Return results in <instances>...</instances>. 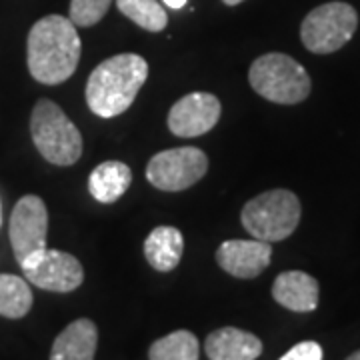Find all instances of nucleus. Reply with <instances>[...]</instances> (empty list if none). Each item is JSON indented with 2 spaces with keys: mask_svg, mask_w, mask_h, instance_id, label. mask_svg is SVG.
<instances>
[{
  "mask_svg": "<svg viewBox=\"0 0 360 360\" xmlns=\"http://www.w3.org/2000/svg\"><path fill=\"white\" fill-rule=\"evenodd\" d=\"M240 220L257 240L278 243L296 231L300 222V200L284 188L269 191L246 202Z\"/></svg>",
  "mask_w": 360,
  "mask_h": 360,
  "instance_id": "5",
  "label": "nucleus"
},
{
  "mask_svg": "<svg viewBox=\"0 0 360 360\" xmlns=\"http://www.w3.org/2000/svg\"><path fill=\"white\" fill-rule=\"evenodd\" d=\"M184 252V238L174 226H156L144 240V257L158 272H170L179 266Z\"/></svg>",
  "mask_w": 360,
  "mask_h": 360,
  "instance_id": "15",
  "label": "nucleus"
},
{
  "mask_svg": "<svg viewBox=\"0 0 360 360\" xmlns=\"http://www.w3.org/2000/svg\"><path fill=\"white\" fill-rule=\"evenodd\" d=\"M208 170V158L196 146L168 148L150 158L146 165V179L158 191L179 193L186 191L202 179Z\"/></svg>",
  "mask_w": 360,
  "mask_h": 360,
  "instance_id": "7",
  "label": "nucleus"
},
{
  "mask_svg": "<svg viewBox=\"0 0 360 360\" xmlns=\"http://www.w3.org/2000/svg\"><path fill=\"white\" fill-rule=\"evenodd\" d=\"M205 350L210 360H257L262 342L252 333L224 326L206 336Z\"/></svg>",
  "mask_w": 360,
  "mask_h": 360,
  "instance_id": "13",
  "label": "nucleus"
},
{
  "mask_svg": "<svg viewBox=\"0 0 360 360\" xmlns=\"http://www.w3.org/2000/svg\"><path fill=\"white\" fill-rule=\"evenodd\" d=\"M98 345V328L90 319L70 322L56 336L51 350V360H94Z\"/></svg>",
  "mask_w": 360,
  "mask_h": 360,
  "instance_id": "14",
  "label": "nucleus"
},
{
  "mask_svg": "<svg viewBox=\"0 0 360 360\" xmlns=\"http://www.w3.org/2000/svg\"><path fill=\"white\" fill-rule=\"evenodd\" d=\"M118 11L148 32L165 30L168 16L158 0H116Z\"/></svg>",
  "mask_w": 360,
  "mask_h": 360,
  "instance_id": "19",
  "label": "nucleus"
},
{
  "mask_svg": "<svg viewBox=\"0 0 360 360\" xmlns=\"http://www.w3.org/2000/svg\"><path fill=\"white\" fill-rule=\"evenodd\" d=\"M167 6H170V8H174V11H179V8H182L184 4H186V0H162Z\"/></svg>",
  "mask_w": 360,
  "mask_h": 360,
  "instance_id": "22",
  "label": "nucleus"
},
{
  "mask_svg": "<svg viewBox=\"0 0 360 360\" xmlns=\"http://www.w3.org/2000/svg\"><path fill=\"white\" fill-rule=\"evenodd\" d=\"M274 300L295 312H312L319 307V283L302 270H286L272 284Z\"/></svg>",
  "mask_w": 360,
  "mask_h": 360,
  "instance_id": "12",
  "label": "nucleus"
},
{
  "mask_svg": "<svg viewBox=\"0 0 360 360\" xmlns=\"http://www.w3.org/2000/svg\"><path fill=\"white\" fill-rule=\"evenodd\" d=\"M220 101L210 92H193L174 103L168 112V129L182 139L202 136L217 127Z\"/></svg>",
  "mask_w": 360,
  "mask_h": 360,
  "instance_id": "10",
  "label": "nucleus"
},
{
  "mask_svg": "<svg viewBox=\"0 0 360 360\" xmlns=\"http://www.w3.org/2000/svg\"><path fill=\"white\" fill-rule=\"evenodd\" d=\"M278 360H322V348L314 340H304L292 347Z\"/></svg>",
  "mask_w": 360,
  "mask_h": 360,
  "instance_id": "21",
  "label": "nucleus"
},
{
  "mask_svg": "<svg viewBox=\"0 0 360 360\" xmlns=\"http://www.w3.org/2000/svg\"><path fill=\"white\" fill-rule=\"evenodd\" d=\"M130 182H132V170L124 162L106 160L90 172L89 191L98 202L110 205L129 191Z\"/></svg>",
  "mask_w": 360,
  "mask_h": 360,
  "instance_id": "16",
  "label": "nucleus"
},
{
  "mask_svg": "<svg viewBox=\"0 0 360 360\" xmlns=\"http://www.w3.org/2000/svg\"><path fill=\"white\" fill-rule=\"evenodd\" d=\"M80 37L70 18L49 14L28 32L26 63L32 78L40 84H63L75 75L80 60Z\"/></svg>",
  "mask_w": 360,
  "mask_h": 360,
  "instance_id": "1",
  "label": "nucleus"
},
{
  "mask_svg": "<svg viewBox=\"0 0 360 360\" xmlns=\"http://www.w3.org/2000/svg\"><path fill=\"white\" fill-rule=\"evenodd\" d=\"M148 78V63L139 54H116L92 70L86 82L89 108L101 118L129 110Z\"/></svg>",
  "mask_w": 360,
  "mask_h": 360,
  "instance_id": "2",
  "label": "nucleus"
},
{
  "mask_svg": "<svg viewBox=\"0 0 360 360\" xmlns=\"http://www.w3.org/2000/svg\"><path fill=\"white\" fill-rule=\"evenodd\" d=\"M11 245L14 258L22 264L26 258L46 248L49 234V210L44 200L37 194L22 196L11 214Z\"/></svg>",
  "mask_w": 360,
  "mask_h": 360,
  "instance_id": "9",
  "label": "nucleus"
},
{
  "mask_svg": "<svg viewBox=\"0 0 360 360\" xmlns=\"http://www.w3.org/2000/svg\"><path fill=\"white\" fill-rule=\"evenodd\" d=\"M30 136L51 165L70 167L82 156V134L65 110L49 98H40L32 108Z\"/></svg>",
  "mask_w": 360,
  "mask_h": 360,
  "instance_id": "3",
  "label": "nucleus"
},
{
  "mask_svg": "<svg viewBox=\"0 0 360 360\" xmlns=\"http://www.w3.org/2000/svg\"><path fill=\"white\" fill-rule=\"evenodd\" d=\"M198 338L188 330H176L158 338L148 350L150 360H198Z\"/></svg>",
  "mask_w": 360,
  "mask_h": 360,
  "instance_id": "18",
  "label": "nucleus"
},
{
  "mask_svg": "<svg viewBox=\"0 0 360 360\" xmlns=\"http://www.w3.org/2000/svg\"><path fill=\"white\" fill-rule=\"evenodd\" d=\"M359 26V14L347 2H326L310 11L300 26L302 44L310 52L330 54L340 51Z\"/></svg>",
  "mask_w": 360,
  "mask_h": 360,
  "instance_id": "6",
  "label": "nucleus"
},
{
  "mask_svg": "<svg viewBox=\"0 0 360 360\" xmlns=\"http://www.w3.org/2000/svg\"><path fill=\"white\" fill-rule=\"evenodd\" d=\"M347 360H360V350H356V352H352L350 356H348Z\"/></svg>",
  "mask_w": 360,
  "mask_h": 360,
  "instance_id": "24",
  "label": "nucleus"
},
{
  "mask_svg": "<svg viewBox=\"0 0 360 360\" xmlns=\"http://www.w3.org/2000/svg\"><path fill=\"white\" fill-rule=\"evenodd\" d=\"M26 281L51 292H72L84 281V270L77 257L44 248L20 264Z\"/></svg>",
  "mask_w": 360,
  "mask_h": 360,
  "instance_id": "8",
  "label": "nucleus"
},
{
  "mask_svg": "<svg viewBox=\"0 0 360 360\" xmlns=\"http://www.w3.org/2000/svg\"><path fill=\"white\" fill-rule=\"evenodd\" d=\"M32 309V290L16 274H0V316L22 319Z\"/></svg>",
  "mask_w": 360,
  "mask_h": 360,
  "instance_id": "17",
  "label": "nucleus"
},
{
  "mask_svg": "<svg viewBox=\"0 0 360 360\" xmlns=\"http://www.w3.org/2000/svg\"><path fill=\"white\" fill-rule=\"evenodd\" d=\"M112 0H70V20L75 26L89 28L101 22Z\"/></svg>",
  "mask_w": 360,
  "mask_h": 360,
  "instance_id": "20",
  "label": "nucleus"
},
{
  "mask_svg": "<svg viewBox=\"0 0 360 360\" xmlns=\"http://www.w3.org/2000/svg\"><path fill=\"white\" fill-rule=\"evenodd\" d=\"M224 4H229V6H236V4H240L243 0H222Z\"/></svg>",
  "mask_w": 360,
  "mask_h": 360,
  "instance_id": "23",
  "label": "nucleus"
},
{
  "mask_svg": "<svg viewBox=\"0 0 360 360\" xmlns=\"http://www.w3.org/2000/svg\"><path fill=\"white\" fill-rule=\"evenodd\" d=\"M257 94L276 104H298L307 101L312 82L304 66L283 52H270L257 58L248 72Z\"/></svg>",
  "mask_w": 360,
  "mask_h": 360,
  "instance_id": "4",
  "label": "nucleus"
},
{
  "mask_svg": "<svg viewBox=\"0 0 360 360\" xmlns=\"http://www.w3.org/2000/svg\"><path fill=\"white\" fill-rule=\"evenodd\" d=\"M272 246L264 240H226L217 250V262L236 278H257L270 264Z\"/></svg>",
  "mask_w": 360,
  "mask_h": 360,
  "instance_id": "11",
  "label": "nucleus"
},
{
  "mask_svg": "<svg viewBox=\"0 0 360 360\" xmlns=\"http://www.w3.org/2000/svg\"><path fill=\"white\" fill-rule=\"evenodd\" d=\"M0 224H2V212H0Z\"/></svg>",
  "mask_w": 360,
  "mask_h": 360,
  "instance_id": "25",
  "label": "nucleus"
}]
</instances>
